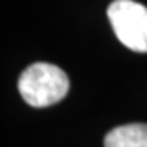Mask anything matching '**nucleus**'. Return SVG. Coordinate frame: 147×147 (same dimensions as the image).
I'll list each match as a JSON object with an SVG mask.
<instances>
[{"instance_id":"1","label":"nucleus","mask_w":147,"mask_h":147,"mask_svg":"<svg viewBox=\"0 0 147 147\" xmlns=\"http://www.w3.org/2000/svg\"><path fill=\"white\" fill-rule=\"evenodd\" d=\"M23 100L34 108H44L61 101L69 92V77L54 64L36 62L23 70L18 79Z\"/></svg>"},{"instance_id":"2","label":"nucleus","mask_w":147,"mask_h":147,"mask_svg":"<svg viewBox=\"0 0 147 147\" xmlns=\"http://www.w3.org/2000/svg\"><path fill=\"white\" fill-rule=\"evenodd\" d=\"M108 18L116 38L127 49L147 53V7L134 0H115Z\"/></svg>"},{"instance_id":"3","label":"nucleus","mask_w":147,"mask_h":147,"mask_svg":"<svg viewBox=\"0 0 147 147\" xmlns=\"http://www.w3.org/2000/svg\"><path fill=\"white\" fill-rule=\"evenodd\" d=\"M105 147H147V124L134 123L111 129L105 137Z\"/></svg>"}]
</instances>
